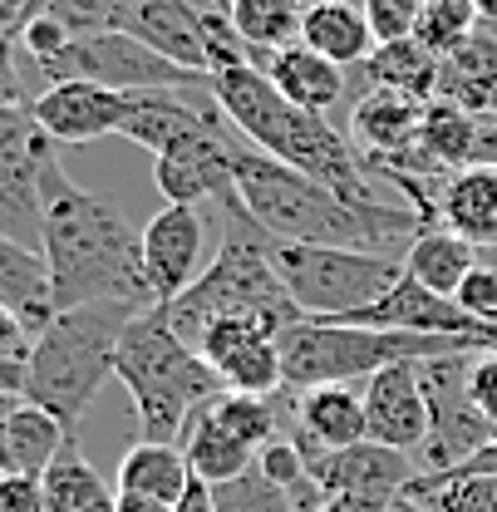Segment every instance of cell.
Segmentation results:
<instances>
[{"label":"cell","instance_id":"obj_1","mask_svg":"<svg viewBox=\"0 0 497 512\" xmlns=\"http://www.w3.org/2000/svg\"><path fill=\"white\" fill-rule=\"evenodd\" d=\"M207 35H212V69H207L212 99L251 148L355 202H389L379 192V178L365 168V153L350 143V133L281 99V89L251 64L247 45L227 20V5H207Z\"/></svg>","mask_w":497,"mask_h":512},{"label":"cell","instance_id":"obj_2","mask_svg":"<svg viewBox=\"0 0 497 512\" xmlns=\"http://www.w3.org/2000/svg\"><path fill=\"white\" fill-rule=\"evenodd\" d=\"M237 188H242L251 217L281 242L404 256L424 232V217L409 202H355L345 192L266 158L251 143L237 153Z\"/></svg>","mask_w":497,"mask_h":512},{"label":"cell","instance_id":"obj_3","mask_svg":"<svg viewBox=\"0 0 497 512\" xmlns=\"http://www.w3.org/2000/svg\"><path fill=\"white\" fill-rule=\"evenodd\" d=\"M45 261L55 286V311L94 306V301H138L158 306L143 276V232L64 173L60 153L45 163Z\"/></svg>","mask_w":497,"mask_h":512},{"label":"cell","instance_id":"obj_4","mask_svg":"<svg viewBox=\"0 0 497 512\" xmlns=\"http://www.w3.org/2000/svg\"><path fill=\"white\" fill-rule=\"evenodd\" d=\"M222 247L202 266V276L187 286L178 301H168V320L187 345L202 340L217 320H256L276 340L306 320V311L281 286V271L271 261V232L247 212V202H222Z\"/></svg>","mask_w":497,"mask_h":512},{"label":"cell","instance_id":"obj_5","mask_svg":"<svg viewBox=\"0 0 497 512\" xmlns=\"http://www.w3.org/2000/svg\"><path fill=\"white\" fill-rule=\"evenodd\" d=\"M114 380H124L128 399H133L143 444L183 448L192 414L212 404L217 394H227V384L197 355V345H187L173 330L168 306H148L124 330L119 355H114Z\"/></svg>","mask_w":497,"mask_h":512},{"label":"cell","instance_id":"obj_6","mask_svg":"<svg viewBox=\"0 0 497 512\" xmlns=\"http://www.w3.org/2000/svg\"><path fill=\"white\" fill-rule=\"evenodd\" d=\"M488 340L473 335H419V330H379L350 320H296L281 335V370L286 389L311 384H360L389 365H424L443 355H483Z\"/></svg>","mask_w":497,"mask_h":512},{"label":"cell","instance_id":"obj_7","mask_svg":"<svg viewBox=\"0 0 497 512\" xmlns=\"http://www.w3.org/2000/svg\"><path fill=\"white\" fill-rule=\"evenodd\" d=\"M148 306L138 301H94V306H74L60 311L30 350V380L25 399L50 409L64 429H79V414L89 409V399L99 394V384L114 375V355L119 340L133 320Z\"/></svg>","mask_w":497,"mask_h":512},{"label":"cell","instance_id":"obj_8","mask_svg":"<svg viewBox=\"0 0 497 512\" xmlns=\"http://www.w3.org/2000/svg\"><path fill=\"white\" fill-rule=\"evenodd\" d=\"M271 261L291 301L311 320H355L404 281V256H374L350 247H306L271 237Z\"/></svg>","mask_w":497,"mask_h":512},{"label":"cell","instance_id":"obj_9","mask_svg":"<svg viewBox=\"0 0 497 512\" xmlns=\"http://www.w3.org/2000/svg\"><path fill=\"white\" fill-rule=\"evenodd\" d=\"M35 74L45 79V89L64 84V79H89V84H109V89H124V94H143V89H212L207 74L163 60L158 50H148L143 40H133L124 30L74 35L60 60L35 69Z\"/></svg>","mask_w":497,"mask_h":512},{"label":"cell","instance_id":"obj_10","mask_svg":"<svg viewBox=\"0 0 497 512\" xmlns=\"http://www.w3.org/2000/svg\"><path fill=\"white\" fill-rule=\"evenodd\" d=\"M419 380L429 394V444L419 448L424 468L419 473H443L468 463L473 453L497 439V424L478 409L473 399V355H443V360H424Z\"/></svg>","mask_w":497,"mask_h":512},{"label":"cell","instance_id":"obj_11","mask_svg":"<svg viewBox=\"0 0 497 512\" xmlns=\"http://www.w3.org/2000/svg\"><path fill=\"white\" fill-rule=\"evenodd\" d=\"M247 148V138L232 128V119L222 114L217 124L187 133L183 143H173L168 153L153 158V183L168 202H237V153Z\"/></svg>","mask_w":497,"mask_h":512},{"label":"cell","instance_id":"obj_12","mask_svg":"<svg viewBox=\"0 0 497 512\" xmlns=\"http://www.w3.org/2000/svg\"><path fill=\"white\" fill-rule=\"evenodd\" d=\"M311 473L325 498L355 503V508H365V512H384L389 503H399L409 493V483L419 478V468L409 463V453L370 444V439L355 448H335V453L311 458Z\"/></svg>","mask_w":497,"mask_h":512},{"label":"cell","instance_id":"obj_13","mask_svg":"<svg viewBox=\"0 0 497 512\" xmlns=\"http://www.w3.org/2000/svg\"><path fill=\"white\" fill-rule=\"evenodd\" d=\"M197 355L217 370V380L237 394H276L286 389L281 340L256 320H217L202 330Z\"/></svg>","mask_w":497,"mask_h":512},{"label":"cell","instance_id":"obj_14","mask_svg":"<svg viewBox=\"0 0 497 512\" xmlns=\"http://www.w3.org/2000/svg\"><path fill=\"white\" fill-rule=\"evenodd\" d=\"M202 242H207V217L187 202H168L143 227V276L158 306L178 301L202 276Z\"/></svg>","mask_w":497,"mask_h":512},{"label":"cell","instance_id":"obj_15","mask_svg":"<svg viewBox=\"0 0 497 512\" xmlns=\"http://www.w3.org/2000/svg\"><path fill=\"white\" fill-rule=\"evenodd\" d=\"M128 109H133V94L109 89V84H89V79H64L30 99L35 124L55 143H94L104 133H119Z\"/></svg>","mask_w":497,"mask_h":512},{"label":"cell","instance_id":"obj_16","mask_svg":"<svg viewBox=\"0 0 497 512\" xmlns=\"http://www.w3.org/2000/svg\"><path fill=\"white\" fill-rule=\"evenodd\" d=\"M365 389V434L370 444L399 448V453H419L429 444V394L419 380V365H389L370 380Z\"/></svg>","mask_w":497,"mask_h":512},{"label":"cell","instance_id":"obj_17","mask_svg":"<svg viewBox=\"0 0 497 512\" xmlns=\"http://www.w3.org/2000/svg\"><path fill=\"white\" fill-rule=\"evenodd\" d=\"M365 389L360 384H311L291 389V444L306 463L335 448L365 444Z\"/></svg>","mask_w":497,"mask_h":512},{"label":"cell","instance_id":"obj_18","mask_svg":"<svg viewBox=\"0 0 497 512\" xmlns=\"http://www.w3.org/2000/svg\"><path fill=\"white\" fill-rule=\"evenodd\" d=\"M124 35L143 40L163 60L207 74L212 69V35H207V10L192 0H128L124 5Z\"/></svg>","mask_w":497,"mask_h":512},{"label":"cell","instance_id":"obj_19","mask_svg":"<svg viewBox=\"0 0 497 512\" xmlns=\"http://www.w3.org/2000/svg\"><path fill=\"white\" fill-rule=\"evenodd\" d=\"M424 114L429 104L399 94V89H370L365 99H355L350 109V133H355V148L365 158H394L404 148L419 143L424 133Z\"/></svg>","mask_w":497,"mask_h":512},{"label":"cell","instance_id":"obj_20","mask_svg":"<svg viewBox=\"0 0 497 512\" xmlns=\"http://www.w3.org/2000/svg\"><path fill=\"white\" fill-rule=\"evenodd\" d=\"M256 69L281 89V99H291L296 109L320 114V119L345 99V84H350V74H345L340 64L325 60V55H315V50H306V45H286V50L266 55Z\"/></svg>","mask_w":497,"mask_h":512},{"label":"cell","instance_id":"obj_21","mask_svg":"<svg viewBox=\"0 0 497 512\" xmlns=\"http://www.w3.org/2000/svg\"><path fill=\"white\" fill-rule=\"evenodd\" d=\"M438 227L468 237L478 252L497 247V168H463L448 173L438 188Z\"/></svg>","mask_w":497,"mask_h":512},{"label":"cell","instance_id":"obj_22","mask_svg":"<svg viewBox=\"0 0 497 512\" xmlns=\"http://www.w3.org/2000/svg\"><path fill=\"white\" fill-rule=\"evenodd\" d=\"M69 444V429L50 409L20 399L5 424H0V473H20V478H45V468L60 458V448Z\"/></svg>","mask_w":497,"mask_h":512},{"label":"cell","instance_id":"obj_23","mask_svg":"<svg viewBox=\"0 0 497 512\" xmlns=\"http://www.w3.org/2000/svg\"><path fill=\"white\" fill-rule=\"evenodd\" d=\"M301 45L335 60L340 69H360L370 60L374 50V35H370V20L355 0H320V5H306V20H301Z\"/></svg>","mask_w":497,"mask_h":512},{"label":"cell","instance_id":"obj_24","mask_svg":"<svg viewBox=\"0 0 497 512\" xmlns=\"http://www.w3.org/2000/svg\"><path fill=\"white\" fill-rule=\"evenodd\" d=\"M0 306L15 311L35 335L60 316L55 311V286H50V261H45V252H30V247L0 237Z\"/></svg>","mask_w":497,"mask_h":512},{"label":"cell","instance_id":"obj_25","mask_svg":"<svg viewBox=\"0 0 497 512\" xmlns=\"http://www.w3.org/2000/svg\"><path fill=\"white\" fill-rule=\"evenodd\" d=\"M114 488H119V493H133V498H153V503L178 508V498L192 488L187 453L178 444H143V439H138V444L119 458Z\"/></svg>","mask_w":497,"mask_h":512},{"label":"cell","instance_id":"obj_26","mask_svg":"<svg viewBox=\"0 0 497 512\" xmlns=\"http://www.w3.org/2000/svg\"><path fill=\"white\" fill-rule=\"evenodd\" d=\"M40 488H45V512H119V488H109L104 473H94L74 434L60 448V458L45 468Z\"/></svg>","mask_w":497,"mask_h":512},{"label":"cell","instance_id":"obj_27","mask_svg":"<svg viewBox=\"0 0 497 512\" xmlns=\"http://www.w3.org/2000/svg\"><path fill=\"white\" fill-rule=\"evenodd\" d=\"M438 69H443V55H434L419 35L379 45L370 60L360 64L370 89H399V94H409L419 104H434L438 99Z\"/></svg>","mask_w":497,"mask_h":512},{"label":"cell","instance_id":"obj_28","mask_svg":"<svg viewBox=\"0 0 497 512\" xmlns=\"http://www.w3.org/2000/svg\"><path fill=\"white\" fill-rule=\"evenodd\" d=\"M473 266H478V247H473L468 237L438 227V222H429V227L414 237V247L404 252V271H409L419 286L438 291V296H458V286L468 281Z\"/></svg>","mask_w":497,"mask_h":512},{"label":"cell","instance_id":"obj_29","mask_svg":"<svg viewBox=\"0 0 497 512\" xmlns=\"http://www.w3.org/2000/svg\"><path fill=\"white\" fill-rule=\"evenodd\" d=\"M183 453H187L192 478H202L207 488H222V483H232V478H242V473L256 468V453H251L237 434H227V429L212 419L207 404H202V409L192 414V424H187Z\"/></svg>","mask_w":497,"mask_h":512},{"label":"cell","instance_id":"obj_30","mask_svg":"<svg viewBox=\"0 0 497 512\" xmlns=\"http://www.w3.org/2000/svg\"><path fill=\"white\" fill-rule=\"evenodd\" d=\"M227 20H232L237 40L247 45L251 64H261L286 45H301L306 0H227Z\"/></svg>","mask_w":497,"mask_h":512},{"label":"cell","instance_id":"obj_31","mask_svg":"<svg viewBox=\"0 0 497 512\" xmlns=\"http://www.w3.org/2000/svg\"><path fill=\"white\" fill-rule=\"evenodd\" d=\"M404 498L424 503L429 512H497V473H419Z\"/></svg>","mask_w":497,"mask_h":512},{"label":"cell","instance_id":"obj_32","mask_svg":"<svg viewBox=\"0 0 497 512\" xmlns=\"http://www.w3.org/2000/svg\"><path fill=\"white\" fill-rule=\"evenodd\" d=\"M212 419L227 429V434H237L251 453H261L266 444H276L281 434V414H276V404L266 399V394H237V389H227V394H217L212 404Z\"/></svg>","mask_w":497,"mask_h":512},{"label":"cell","instance_id":"obj_33","mask_svg":"<svg viewBox=\"0 0 497 512\" xmlns=\"http://www.w3.org/2000/svg\"><path fill=\"white\" fill-rule=\"evenodd\" d=\"M212 493H217V512H296V503H291L261 468H251V473L222 483V488H212Z\"/></svg>","mask_w":497,"mask_h":512},{"label":"cell","instance_id":"obj_34","mask_svg":"<svg viewBox=\"0 0 497 512\" xmlns=\"http://www.w3.org/2000/svg\"><path fill=\"white\" fill-rule=\"evenodd\" d=\"M360 10H365V20H370L374 45H394V40L419 35L429 0H360Z\"/></svg>","mask_w":497,"mask_h":512},{"label":"cell","instance_id":"obj_35","mask_svg":"<svg viewBox=\"0 0 497 512\" xmlns=\"http://www.w3.org/2000/svg\"><path fill=\"white\" fill-rule=\"evenodd\" d=\"M0 512H45V488H40V478L0 473Z\"/></svg>","mask_w":497,"mask_h":512},{"label":"cell","instance_id":"obj_36","mask_svg":"<svg viewBox=\"0 0 497 512\" xmlns=\"http://www.w3.org/2000/svg\"><path fill=\"white\" fill-rule=\"evenodd\" d=\"M473 399H478V409L488 414L497 424V350H483V355H473Z\"/></svg>","mask_w":497,"mask_h":512},{"label":"cell","instance_id":"obj_37","mask_svg":"<svg viewBox=\"0 0 497 512\" xmlns=\"http://www.w3.org/2000/svg\"><path fill=\"white\" fill-rule=\"evenodd\" d=\"M30 350H35V330L15 316V311L0 306V355H20V360H30Z\"/></svg>","mask_w":497,"mask_h":512},{"label":"cell","instance_id":"obj_38","mask_svg":"<svg viewBox=\"0 0 497 512\" xmlns=\"http://www.w3.org/2000/svg\"><path fill=\"white\" fill-rule=\"evenodd\" d=\"M15 40H0V104H30V94L20 89V69H15Z\"/></svg>","mask_w":497,"mask_h":512},{"label":"cell","instance_id":"obj_39","mask_svg":"<svg viewBox=\"0 0 497 512\" xmlns=\"http://www.w3.org/2000/svg\"><path fill=\"white\" fill-rule=\"evenodd\" d=\"M30 15H35V0H0V40H20Z\"/></svg>","mask_w":497,"mask_h":512},{"label":"cell","instance_id":"obj_40","mask_svg":"<svg viewBox=\"0 0 497 512\" xmlns=\"http://www.w3.org/2000/svg\"><path fill=\"white\" fill-rule=\"evenodd\" d=\"M173 512H217V493H212L202 478H192V488L178 498V508Z\"/></svg>","mask_w":497,"mask_h":512},{"label":"cell","instance_id":"obj_41","mask_svg":"<svg viewBox=\"0 0 497 512\" xmlns=\"http://www.w3.org/2000/svg\"><path fill=\"white\" fill-rule=\"evenodd\" d=\"M119 512H173L168 503H153V498H133V493H119Z\"/></svg>","mask_w":497,"mask_h":512},{"label":"cell","instance_id":"obj_42","mask_svg":"<svg viewBox=\"0 0 497 512\" xmlns=\"http://www.w3.org/2000/svg\"><path fill=\"white\" fill-rule=\"evenodd\" d=\"M384 512H429L424 503H414V498H399V503H389Z\"/></svg>","mask_w":497,"mask_h":512},{"label":"cell","instance_id":"obj_43","mask_svg":"<svg viewBox=\"0 0 497 512\" xmlns=\"http://www.w3.org/2000/svg\"><path fill=\"white\" fill-rule=\"evenodd\" d=\"M320 512H365V508H355V503H340V498H330Z\"/></svg>","mask_w":497,"mask_h":512},{"label":"cell","instance_id":"obj_44","mask_svg":"<svg viewBox=\"0 0 497 512\" xmlns=\"http://www.w3.org/2000/svg\"><path fill=\"white\" fill-rule=\"evenodd\" d=\"M15 404H20V399H15V394H0V424H5V414H10V409H15Z\"/></svg>","mask_w":497,"mask_h":512},{"label":"cell","instance_id":"obj_45","mask_svg":"<svg viewBox=\"0 0 497 512\" xmlns=\"http://www.w3.org/2000/svg\"><path fill=\"white\" fill-rule=\"evenodd\" d=\"M488 119H497V84H493V94H488Z\"/></svg>","mask_w":497,"mask_h":512},{"label":"cell","instance_id":"obj_46","mask_svg":"<svg viewBox=\"0 0 497 512\" xmlns=\"http://www.w3.org/2000/svg\"><path fill=\"white\" fill-rule=\"evenodd\" d=\"M306 5H320V0H306ZM355 5H360V0H355Z\"/></svg>","mask_w":497,"mask_h":512}]
</instances>
